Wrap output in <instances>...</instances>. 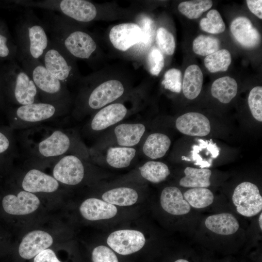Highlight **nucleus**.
<instances>
[{"label":"nucleus","mask_w":262,"mask_h":262,"mask_svg":"<svg viewBox=\"0 0 262 262\" xmlns=\"http://www.w3.org/2000/svg\"><path fill=\"white\" fill-rule=\"evenodd\" d=\"M46 25L49 29L50 39L74 59L89 60L96 52L97 44L94 37L77 27L73 21L51 12Z\"/></svg>","instance_id":"obj_1"},{"label":"nucleus","mask_w":262,"mask_h":262,"mask_svg":"<svg viewBox=\"0 0 262 262\" xmlns=\"http://www.w3.org/2000/svg\"><path fill=\"white\" fill-rule=\"evenodd\" d=\"M46 29L32 10L23 13L16 28L19 60L41 59L50 43Z\"/></svg>","instance_id":"obj_2"},{"label":"nucleus","mask_w":262,"mask_h":262,"mask_svg":"<svg viewBox=\"0 0 262 262\" xmlns=\"http://www.w3.org/2000/svg\"><path fill=\"white\" fill-rule=\"evenodd\" d=\"M19 60L22 67L34 82L41 102H54L68 99L66 85L51 75L40 60Z\"/></svg>","instance_id":"obj_3"},{"label":"nucleus","mask_w":262,"mask_h":262,"mask_svg":"<svg viewBox=\"0 0 262 262\" xmlns=\"http://www.w3.org/2000/svg\"><path fill=\"white\" fill-rule=\"evenodd\" d=\"M16 3L22 6L57 12L73 21L81 23L91 22L98 15L95 4L85 0H18Z\"/></svg>","instance_id":"obj_4"},{"label":"nucleus","mask_w":262,"mask_h":262,"mask_svg":"<svg viewBox=\"0 0 262 262\" xmlns=\"http://www.w3.org/2000/svg\"><path fill=\"white\" fill-rule=\"evenodd\" d=\"M4 79L6 91L14 103L24 105L40 102L34 82L21 66L12 63Z\"/></svg>","instance_id":"obj_5"},{"label":"nucleus","mask_w":262,"mask_h":262,"mask_svg":"<svg viewBox=\"0 0 262 262\" xmlns=\"http://www.w3.org/2000/svg\"><path fill=\"white\" fill-rule=\"evenodd\" d=\"M74 59L50 39L49 45L40 61L51 75L66 85L79 76Z\"/></svg>","instance_id":"obj_6"},{"label":"nucleus","mask_w":262,"mask_h":262,"mask_svg":"<svg viewBox=\"0 0 262 262\" xmlns=\"http://www.w3.org/2000/svg\"><path fill=\"white\" fill-rule=\"evenodd\" d=\"M124 92L125 86L120 80H106L83 89L79 105L89 110H99L119 98Z\"/></svg>","instance_id":"obj_7"},{"label":"nucleus","mask_w":262,"mask_h":262,"mask_svg":"<svg viewBox=\"0 0 262 262\" xmlns=\"http://www.w3.org/2000/svg\"><path fill=\"white\" fill-rule=\"evenodd\" d=\"M68 99L54 102H38L20 105L13 111L11 117L13 127L40 123L50 119L63 111Z\"/></svg>","instance_id":"obj_8"},{"label":"nucleus","mask_w":262,"mask_h":262,"mask_svg":"<svg viewBox=\"0 0 262 262\" xmlns=\"http://www.w3.org/2000/svg\"><path fill=\"white\" fill-rule=\"evenodd\" d=\"M232 200L237 212L246 217H252L262 210V197L258 186L244 181L235 188Z\"/></svg>","instance_id":"obj_9"},{"label":"nucleus","mask_w":262,"mask_h":262,"mask_svg":"<svg viewBox=\"0 0 262 262\" xmlns=\"http://www.w3.org/2000/svg\"><path fill=\"white\" fill-rule=\"evenodd\" d=\"M146 243L144 235L140 231L121 229L111 233L107 238L108 245L122 255H129L140 250Z\"/></svg>","instance_id":"obj_10"},{"label":"nucleus","mask_w":262,"mask_h":262,"mask_svg":"<svg viewBox=\"0 0 262 262\" xmlns=\"http://www.w3.org/2000/svg\"><path fill=\"white\" fill-rule=\"evenodd\" d=\"M53 177L62 183L74 185L80 183L84 176V167L81 159L74 155L62 157L53 169Z\"/></svg>","instance_id":"obj_11"},{"label":"nucleus","mask_w":262,"mask_h":262,"mask_svg":"<svg viewBox=\"0 0 262 262\" xmlns=\"http://www.w3.org/2000/svg\"><path fill=\"white\" fill-rule=\"evenodd\" d=\"M143 35V30L137 24L128 22L112 27L109 38L115 49L125 51L141 41Z\"/></svg>","instance_id":"obj_12"},{"label":"nucleus","mask_w":262,"mask_h":262,"mask_svg":"<svg viewBox=\"0 0 262 262\" xmlns=\"http://www.w3.org/2000/svg\"><path fill=\"white\" fill-rule=\"evenodd\" d=\"M40 204V200L35 195L24 190L19 192L17 195L7 194L1 201L4 212L15 215L32 213L38 209Z\"/></svg>","instance_id":"obj_13"},{"label":"nucleus","mask_w":262,"mask_h":262,"mask_svg":"<svg viewBox=\"0 0 262 262\" xmlns=\"http://www.w3.org/2000/svg\"><path fill=\"white\" fill-rule=\"evenodd\" d=\"M175 126L180 132L189 136H205L211 131L208 118L197 112H189L181 115L176 119Z\"/></svg>","instance_id":"obj_14"},{"label":"nucleus","mask_w":262,"mask_h":262,"mask_svg":"<svg viewBox=\"0 0 262 262\" xmlns=\"http://www.w3.org/2000/svg\"><path fill=\"white\" fill-rule=\"evenodd\" d=\"M52 243L53 238L49 233L40 230H33L22 238L18 252L22 258L31 259L48 248Z\"/></svg>","instance_id":"obj_15"},{"label":"nucleus","mask_w":262,"mask_h":262,"mask_svg":"<svg viewBox=\"0 0 262 262\" xmlns=\"http://www.w3.org/2000/svg\"><path fill=\"white\" fill-rule=\"evenodd\" d=\"M230 30L235 40L244 48H254L260 43L259 32L246 17L239 16L234 19Z\"/></svg>","instance_id":"obj_16"},{"label":"nucleus","mask_w":262,"mask_h":262,"mask_svg":"<svg viewBox=\"0 0 262 262\" xmlns=\"http://www.w3.org/2000/svg\"><path fill=\"white\" fill-rule=\"evenodd\" d=\"M127 113L128 109L123 103L110 104L96 113L91 121V128L94 131L105 130L123 120Z\"/></svg>","instance_id":"obj_17"},{"label":"nucleus","mask_w":262,"mask_h":262,"mask_svg":"<svg viewBox=\"0 0 262 262\" xmlns=\"http://www.w3.org/2000/svg\"><path fill=\"white\" fill-rule=\"evenodd\" d=\"M70 146L69 137L63 131L56 130L38 143L36 150L42 157L54 158L65 154Z\"/></svg>","instance_id":"obj_18"},{"label":"nucleus","mask_w":262,"mask_h":262,"mask_svg":"<svg viewBox=\"0 0 262 262\" xmlns=\"http://www.w3.org/2000/svg\"><path fill=\"white\" fill-rule=\"evenodd\" d=\"M59 185L58 181L53 177L36 169L29 170L22 182L23 190L32 193H52L58 189Z\"/></svg>","instance_id":"obj_19"},{"label":"nucleus","mask_w":262,"mask_h":262,"mask_svg":"<svg viewBox=\"0 0 262 262\" xmlns=\"http://www.w3.org/2000/svg\"><path fill=\"white\" fill-rule=\"evenodd\" d=\"M80 212L83 218L90 221L112 218L117 213L115 205L97 198H89L80 205Z\"/></svg>","instance_id":"obj_20"},{"label":"nucleus","mask_w":262,"mask_h":262,"mask_svg":"<svg viewBox=\"0 0 262 262\" xmlns=\"http://www.w3.org/2000/svg\"><path fill=\"white\" fill-rule=\"evenodd\" d=\"M160 203L165 212L172 215L186 214L191 210V206L184 198L181 192L175 186H168L163 190Z\"/></svg>","instance_id":"obj_21"},{"label":"nucleus","mask_w":262,"mask_h":262,"mask_svg":"<svg viewBox=\"0 0 262 262\" xmlns=\"http://www.w3.org/2000/svg\"><path fill=\"white\" fill-rule=\"evenodd\" d=\"M145 131V126L139 123L120 124L114 129L117 143L124 147H132L137 145Z\"/></svg>","instance_id":"obj_22"},{"label":"nucleus","mask_w":262,"mask_h":262,"mask_svg":"<svg viewBox=\"0 0 262 262\" xmlns=\"http://www.w3.org/2000/svg\"><path fill=\"white\" fill-rule=\"evenodd\" d=\"M205 224L207 228L213 232L223 235L233 234L239 228L237 219L229 213L210 215L206 219Z\"/></svg>","instance_id":"obj_23"},{"label":"nucleus","mask_w":262,"mask_h":262,"mask_svg":"<svg viewBox=\"0 0 262 262\" xmlns=\"http://www.w3.org/2000/svg\"><path fill=\"white\" fill-rule=\"evenodd\" d=\"M203 79L202 72L197 65H192L186 68L181 88L187 99H194L199 95L202 89Z\"/></svg>","instance_id":"obj_24"},{"label":"nucleus","mask_w":262,"mask_h":262,"mask_svg":"<svg viewBox=\"0 0 262 262\" xmlns=\"http://www.w3.org/2000/svg\"><path fill=\"white\" fill-rule=\"evenodd\" d=\"M170 145L171 140L167 135L161 133H153L146 139L142 150L147 157L157 159L165 155Z\"/></svg>","instance_id":"obj_25"},{"label":"nucleus","mask_w":262,"mask_h":262,"mask_svg":"<svg viewBox=\"0 0 262 262\" xmlns=\"http://www.w3.org/2000/svg\"><path fill=\"white\" fill-rule=\"evenodd\" d=\"M237 90L238 85L235 80L229 76H224L213 82L211 94L220 102L227 104L236 96Z\"/></svg>","instance_id":"obj_26"},{"label":"nucleus","mask_w":262,"mask_h":262,"mask_svg":"<svg viewBox=\"0 0 262 262\" xmlns=\"http://www.w3.org/2000/svg\"><path fill=\"white\" fill-rule=\"evenodd\" d=\"M185 176L179 181L180 185L186 188H207L211 185L212 171L207 168H196L187 166Z\"/></svg>","instance_id":"obj_27"},{"label":"nucleus","mask_w":262,"mask_h":262,"mask_svg":"<svg viewBox=\"0 0 262 262\" xmlns=\"http://www.w3.org/2000/svg\"><path fill=\"white\" fill-rule=\"evenodd\" d=\"M138 195L134 189L120 187L109 190L103 194L102 199L114 205L129 206L135 204Z\"/></svg>","instance_id":"obj_28"},{"label":"nucleus","mask_w":262,"mask_h":262,"mask_svg":"<svg viewBox=\"0 0 262 262\" xmlns=\"http://www.w3.org/2000/svg\"><path fill=\"white\" fill-rule=\"evenodd\" d=\"M136 152V149L132 147H110L107 150L106 160L114 168H125L130 165Z\"/></svg>","instance_id":"obj_29"},{"label":"nucleus","mask_w":262,"mask_h":262,"mask_svg":"<svg viewBox=\"0 0 262 262\" xmlns=\"http://www.w3.org/2000/svg\"><path fill=\"white\" fill-rule=\"evenodd\" d=\"M142 177L154 183L164 180L170 174L168 166L159 161H150L139 168Z\"/></svg>","instance_id":"obj_30"},{"label":"nucleus","mask_w":262,"mask_h":262,"mask_svg":"<svg viewBox=\"0 0 262 262\" xmlns=\"http://www.w3.org/2000/svg\"><path fill=\"white\" fill-rule=\"evenodd\" d=\"M189 205L196 209L206 208L213 201L214 196L207 188H193L187 190L183 195Z\"/></svg>","instance_id":"obj_31"},{"label":"nucleus","mask_w":262,"mask_h":262,"mask_svg":"<svg viewBox=\"0 0 262 262\" xmlns=\"http://www.w3.org/2000/svg\"><path fill=\"white\" fill-rule=\"evenodd\" d=\"M204 62L211 73L226 71L231 62V57L228 50L222 49L206 56Z\"/></svg>","instance_id":"obj_32"},{"label":"nucleus","mask_w":262,"mask_h":262,"mask_svg":"<svg viewBox=\"0 0 262 262\" xmlns=\"http://www.w3.org/2000/svg\"><path fill=\"white\" fill-rule=\"evenodd\" d=\"M213 4L210 0H189L180 2L178 8L179 12L187 18L196 19L210 9Z\"/></svg>","instance_id":"obj_33"},{"label":"nucleus","mask_w":262,"mask_h":262,"mask_svg":"<svg viewBox=\"0 0 262 262\" xmlns=\"http://www.w3.org/2000/svg\"><path fill=\"white\" fill-rule=\"evenodd\" d=\"M220 42L213 36L201 34L197 36L193 42L194 52L201 56H208L219 50Z\"/></svg>","instance_id":"obj_34"},{"label":"nucleus","mask_w":262,"mask_h":262,"mask_svg":"<svg viewBox=\"0 0 262 262\" xmlns=\"http://www.w3.org/2000/svg\"><path fill=\"white\" fill-rule=\"evenodd\" d=\"M199 25L202 31L212 34L222 33L226 28L220 13L215 9L210 10L206 17L201 19Z\"/></svg>","instance_id":"obj_35"},{"label":"nucleus","mask_w":262,"mask_h":262,"mask_svg":"<svg viewBox=\"0 0 262 262\" xmlns=\"http://www.w3.org/2000/svg\"><path fill=\"white\" fill-rule=\"evenodd\" d=\"M156 40L160 50L168 55L174 54L176 44L172 33L164 27L158 28L156 32Z\"/></svg>","instance_id":"obj_36"},{"label":"nucleus","mask_w":262,"mask_h":262,"mask_svg":"<svg viewBox=\"0 0 262 262\" xmlns=\"http://www.w3.org/2000/svg\"><path fill=\"white\" fill-rule=\"evenodd\" d=\"M248 104L253 117L259 122H262V87H253L248 97Z\"/></svg>","instance_id":"obj_37"},{"label":"nucleus","mask_w":262,"mask_h":262,"mask_svg":"<svg viewBox=\"0 0 262 262\" xmlns=\"http://www.w3.org/2000/svg\"><path fill=\"white\" fill-rule=\"evenodd\" d=\"M147 65L150 73L158 76L164 66V58L162 52L158 48L153 47L147 56Z\"/></svg>","instance_id":"obj_38"},{"label":"nucleus","mask_w":262,"mask_h":262,"mask_svg":"<svg viewBox=\"0 0 262 262\" xmlns=\"http://www.w3.org/2000/svg\"><path fill=\"white\" fill-rule=\"evenodd\" d=\"M162 83L165 89L173 92L180 93L182 88L181 71L175 68L168 69L164 74Z\"/></svg>","instance_id":"obj_39"},{"label":"nucleus","mask_w":262,"mask_h":262,"mask_svg":"<svg viewBox=\"0 0 262 262\" xmlns=\"http://www.w3.org/2000/svg\"><path fill=\"white\" fill-rule=\"evenodd\" d=\"M17 56V46L12 43L5 31H0V58H13Z\"/></svg>","instance_id":"obj_40"},{"label":"nucleus","mask_w":262,"mask_h":262,"mask_svg":"<svg viewBox=\"0 0 262 262\" xmlns=\"http://www.w3.org/2000/svg\"><path fill=\"white\" fill-rule=\"evenodd\" d=\"M92 260L93 262H118L114 251L103 245L98 246L93 249Z\"/></svg>","instance_id":"obj_41"},{"label":"nucleus","mask_w":262,"mask_h":262,"mask_svg":"<svg viewBox=\"0 0 262 262\" xmlns=\"http://www.w3.org/2000/svg\"><path fill=\"white\" fill-rule=\"evenodd\" d=\"M12 145L10 132L7 130L0 128V159H3L10 152Z\"/></svg>","instance_id":"obj_42"},{"label":"nucleus","mask_w":262,"mask_h":262,"mask_svg":"<svg viewBox=\"0 0 262 262\" xmlns=\"http://www.w3.org/2000/svg\"><path fill=\"white\" fill-rule=\"evenodd\" d=\"M33 262H61L57 258L55 252L47 248L34 257Z\"/></svg>","instance_id":"obj_43"},{"label":"nucleus","mask_w":262,"mask_h":262,"mask_svg":"<svg viewBox=\"0 0 262 262\" xmlns=\"http://www.w3.org/2000/svg\"><path fill=\"white\" fill-rule=\"evenodd\" d=\"M246 2L249 10L258 18L262 19V0H247Z\"/></svg>","instance_id":"obj_44"},{"label":"nucleus","mask_w":262,"mask_h":262,"mask_svg":"<svg viewBox=\"0 0 262 262\" xmlns=\"http://www.w3.org/2000/svg\"><path fill=\"white\" fill-rule=\"evenodd\" d=\"M259 224L261 229H262V213H261L259 218Z\"/></svg>","instance_id":"obj_45"},{"label":"nucleus","mask_w":262,"mask_h":262,"mask_svg":"<svg viewBox=\"0 0 262 262\" xmlns=\"http://www.w3.org/2000/svg\"><path fill=\"white\" fill-rule=\"evenodd\" d=\"M175 262H189L184 259H179V260H176Z\"/></svg>","instance_id":"obj_46"}]
</instances>
